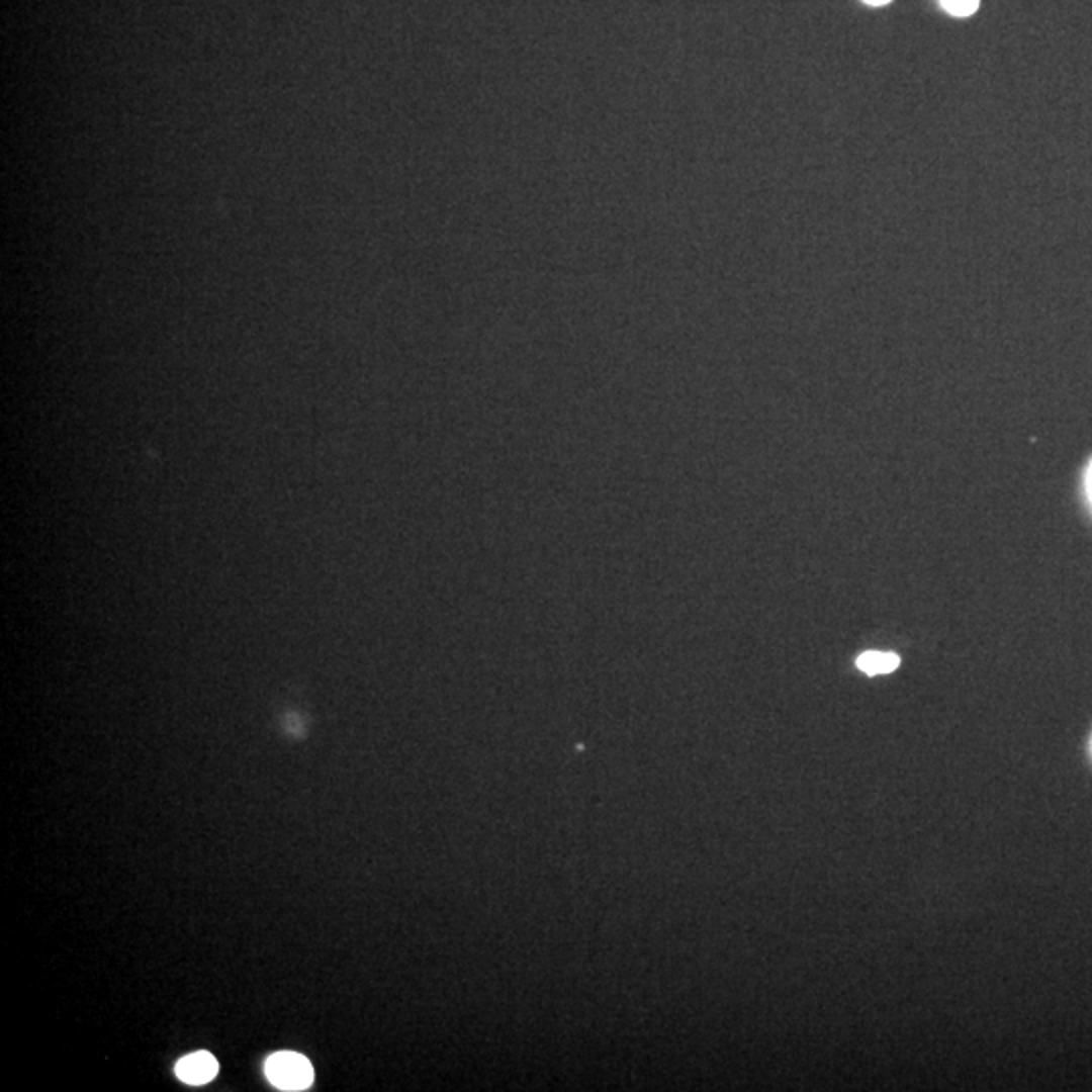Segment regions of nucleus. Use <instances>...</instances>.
Returning a JSON list of instances; mask_svg holds the SVG:
<instances>
[{"mask_svg": "<svg viewBox=\"0 0 1092 1092\" xmlns=\"http://www.w3.org/2000/svg\"><path fill=\"white\" fill-rule=\"evenodd\" d=\"M863 2H868V4H872V6H882V4H888L890 0H863Z\"/></svg>", "mask_w": 1092, "mask_h": 1092, "instance_id": "6", "label": "nucleus"}, {"mask_svg": "<svg viewBox=\"0 0 1092 1092\" xmlns=\"http://www.w3.org/2000/svg\"><path fill=\"white\" fill-rule=\"evenodd\" d=\"M218 1072V1062L208 1052H194L176 1064V1076L186 1084H204Z\"/></svg>", "mask_w": 1092, "mask_h": 1092, "instance_id": "2", "label": "nucleus"}, {"mask_svg": "<svg viewBox=\"0 0 1092 1092\" xmlns=\"http://www.w3.org/2000/svg\"><path fill=\"white\" fill-rule=\"evenodd\" d=\"M1086 491H1088V497L1092 502V463L1088 467V473H1086Z\"/></svg>", "mask_w": 1092, "mask_h": 1092, "instance_id": "5", "label": "nucleus"}, {"mask_svg": "<svg viewBox=\"0 0 1092 1092\" xmlns=\"http://www.w3.org/2000/svg\"><path fill=\"white\" fill-rule=\"evenodd\" d=\"M267 1078L281 1090H303L313 1080L311 1064L295 1052H277L265 1064Z\"/></svg>", "mask_w": 1092, "mask_h": 1092, "instance_id": "1", "label": "nucleus"}, {"mask_svg": "<svg viewBox=\"0 0 1092 1092\" xmlns=\"http://www.w3.org/2000/svg\"><path fill=\"white\" fill-rule=\"evenodd\" d=\"M940 4L954 16H969L977 10L979 0H940Z\"/></svg>", "mask_w": 1092, "mask_h": 1092, "instance_id": "4", "label": "nucleus"}, {"mask_svg": "<svg viewBox=\"0 0 1092 1092\" xmlns=\"http://www.w3.org/2000/svg\"><path fill=\"white\" fill-rule=\"evenodd\" d=\"M857 667L868 673V675H880V673H890L898 667L900 663V657L896 653H890V651H866L857 657Z\"/></svg>", "mask_w": 1092, "mask_h": 1092, "instance_id": "3", "label": "nucleus"}]
</instances>
